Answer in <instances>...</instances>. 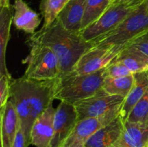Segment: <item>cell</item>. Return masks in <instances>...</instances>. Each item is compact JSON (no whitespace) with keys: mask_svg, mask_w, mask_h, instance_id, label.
<instances>
[{"mask_svg":"<svg viewBox=\"0 0 148 147\" xmlns=\"http://www.w3.org/2000/svg\"><path fill=\"white\" fill-rule=\"evenodd\" d=\"M57 81L33 80L24 76L11 80L10 100L19 117L20 128L30 141L33 123L55 99Z\"/></svg>","mask_w":148,"mask_h":147,"instance_id":"cell-1","label":"cell"},{"mask_svg":"<svg viewBox=\"0 0 148 147\" xmlns=\"http://www.w3.org/2000/svg\"><path fill=\"white\" fill-rule=\"evenodd\" d=\"M27 43L41 44L53 50L59 61V78L72 73L81 56L93 46L90 42L85 41L80 33L66 30L57 20L31 35Z\"/></svg>","mask_w":148,"mask_h":147,"instance_id":"cell-2","label":"cell"},{"mask_svg":"<svg viewBox=\"0 0 148 147\" xmlns=\"http://www.w3.org/2000/svg\"><path fill=\"white\" fill-rule=\"evenodd\" d=\"M104 69L89 74H70L58 78L54 99L75 105L103 89Z\"/></svg>","mask_w":148,"mask_h":147,"instance_id":"cell-3","label":"cell"},{"mask_svg":"<svg viewBox=\"0 0 148 147\" xmlns=\"http://www.w3.org/2000/svg\"><path fill=\"white\" fill-rule=\"evenodd\" d=\"M148 29L146 2L132 12L119 25L90 43L93 46H123Z\"/></svg>","mask_w":148,"mask_h":147,"instance_id":"cell-4","label":"cell"},{"mask_svg":"<svg viewBox=\"0 0 148 147\" xmlns=\"http://www.w3.org/2000/svg\"><path fill=\"white\" fill-rule=\"evenodd\" d=\"M30 53L23 60L27 64L23 76L33 80H53L59 77V65L53 50L49 47L38 43L28 44Z\"/></svg>","mask_w":148,"mask_h":147,"instance_id":"cell-5","label":"cell"},{"mask_svg":"<svg viewBox=\"0 0 148 147\" xmlns=\"http://www.w3.org/2000/svg\"><path fill=\"white\" fill-rule=\"evenodd\" d=\"M137 8L124 4H111L98 20L81 30L79 33L85 41H92L115 29Z\"/></svg>","mask_w":148,"mask_h":147,"instance_id":"cell-6","label":"cell"},{"mask_svg":"<svg viewBox=\"0 0 148 147\" xmlns=\"http://www.w3.org/2000/svg\"><path fill=\"white\" fill-rule=\"evenodd\" d=\"M123 49V46H92L81 56L71 74H89L101 70L114 61Z\"/></svg>","mask_w":148,"mask_h":147,"instance_id":"cell-7","label":"cell"},{"mask_svg":"<svg viewBox=\"0 0 148 147\" xmlns=\"http://www.w3.org/2000/svg\"><path fill=\"white\" fill-rule=\"evenodd\" d=\"M125 98L119 95H111L103 89L95 95L81 100L74 105L77 122L91 118H98L116 108H120Z\"/></svg>","mask_w":148,"mask_h":147,"instance_id":"cell-8","label":"cell"},{"mask_svg":"<svg viewBox=\"0 0 148 147\" xmlns=\"http://www.w3.org/2000/svg\"><path fill=\"white\" fill-rule=\"evenodd\" d=\"M120 108L112 110L103 116L78 121L61 147H84L98 129L119 116Z\"/></svg>","mask_w":148,"mask_h":147,"instance_id":"cell-9","label":"cell"},{"mask_svg":"<svg viewBox=\"0 0 148 147\" xmlns=\"http://www.w3.org/2000/svg\"><path fill=\"white\" fill-rule=\"evenodd\" d=\"M77 122V114L74 105L60 102L56 108L53 133L49 147H61Z\"/></svg>","mask_w":148,"mask_h":147,"instance_id":"cell-10","label":"cell"},{"mask_svg":"<svg viewBox=\"0 0 148 147\" xmlns=\"http://www.w3.org/2000/svg\"><path fill=\"white\" fill-rule=\"evenodd\" d=\"M56 108L53 103L36 119L30 134V144L36 147H49L53 133V120Z\"/></svg>","mask_w":148,"mask_h":147,"instance_id":"cell-11","label":"cell"},{"mask_svg":"<svg viewBox=\"0 0 148 147\" xmlns=\"http://www.w3.org/2000/svg\"><path fill=\"white\" fill-rule=\"evenodd\" d=\"M10 0H0V76L12 78L6 64V50L10 37V28L13 16Z\"/></svg>","mask_w":148,"mask_h":147,"instance_id":"cell-12","label":"cell"},{"mask_svg":"<svg viewBox=\"0 0 148 147\" xmlns=\"http://www.w3.org/2000/svg\"><path fill=\"white\" fill-rule=\"evenodd\" d=\"M1 146L12 147L17 133L20 128V120L14 107L9 99L0 111Z\"/></svg>","mask_w":148,"mask_h":147,"instance_id":"cell-13","label":"cell"},{"mask_svg":"<svg viewBox=\"0 0 148 147\" xmlns=\"http://www.w3.org/2000/svg\"><path fill=\"white\" fill-rule=\"evenodd\" d=\"M124 127V122L119 115L98 129L88 140L84 147H111L121 136Z\"/></svg>","mask_w":148,"mask_h":147,"instance_id":"cell-14","label":"cell"},{"mask_svg":"<svg viewBox=\"0 0 148 147\" xmlns=\"http://www.w3.org/2000/svg\"><path fill=\"white\" fill-rule=\"evenodd\" d=\"M111 147H148V123L125 122L121 136Z\"/></svg>","mask_w":148,"mask_h":147,"instance_id":"cell-15","label":"cell"},{"mask_svg":"<svg viewBox=\"0 0 148 147\" xmlns=\"http://www.w3.org/2000/svg\"><path fill=\"white\" fill-rule=\"evenodd\" d=\"M13 9V24L16 28L27 34H34L40 24V15L32 10L25 0H15Z\"/></svg>","mask_w":148,"mask_h":147,"instance_id":"cell-16","label":"cell"},{"mask_svg":"<svg viewBox=\"0 0 148 147\" xmlns=\"http://www.w3.org/2000/svg\"><path fill=\"white\" fill-rule=\"evenodd\" d=\"M86 0H69L56 20L66 30L79 33L82 29Z\"/></svg>","mask_w":148,"mask_h":147,"instance_id":"cell-17","label":"cell"},{"mask_svg":"<svg viewBox=\"0 0 148 147\" xmlns=\"http://www.w3.org/2000/svg\"><path fill=\"white\" fill-rule=\"evenodd\" d=\"M148 91V71L134 74V84L120 108L119 116L123 122L127 118L134 105L143 97Z\"/></svg>","mask_w":148,"mask_h":147,"instance_id":"cell-18","label":"cell"},{"mask_svg":"<svg viewBox=\"0 0 148 147\" xmlns=\"http://www.w3.org/2000/svg\"><path fill=\"white\" fill-rule=\"evenodd\" d=\"M114 61L123 63L132 74L148 71V57L132 49L124 48Z\"/></svg>","mask_w":148,"mask_h":147,"instance_id":"cell-19","label":"cell"},{"mask_svg":"<svg viewBox=\"0 0 148 147\" xmlns=\"http://www.w3.org/2000/svg\"><path fill=\"white\" fill-rule=\"evenodd\" d=\"M134 84V74L122 77H105L103 89L111 95L126 97L128 95Z\"/></svg>","mask_w":148,"mask_h":147,"instance_id":"cell-20","label":"cell"},{"mask_svg":"<svg viewBox=\"0 0 148 147\" xmlns=\"http://www.w3.org/2000/svg\"><path fill=\"white\" fill-rule=\"evenodd\" d=\"M113 0H86L82 29H85L100 18L110 7Z\"/></svg>","mask_w":148,"mask_h":147,"instance_id":"cell-21","label":"cell"},{"mask_svg":"<svg viewBox=\"0 0 148 147\" xmlns=\"http://www.w3.org/2000/svg\"><path fill=\"white\" fill-rule=\"evenodd\" d=\"M69 1V0H41L40 2V10L44 21L43 27H49L53 24Z\"/></svg>","mask_w":148,"mask_h":147,"instance_id":"cell-22","label":"cell"},{"mask_svg":"<svg viewBox=\"0 0 148 147\" xmlns=\"http://www.w3.org/2000/svg\"><path fill=\"white\" fill-rule=\"evenodd\" d=\"M127 121L136 123H148V91L134 105Z\"/></svg>","mask_w":148,"mask_h":147,"instance_id":"cell-23","label":"cell"},{"mask_svg":"<svg viewBox=\"0 0 148 147\" xmlns=\"http://www.w3.org/2000/svg\"><path fill=\"white\" fill-rule=\"evenodd\" d=\"M124 48L140 52L148 57V29L129 42Z\"/></svg>","mask_w":148,"mask_h":147,"instance_id":"cell-24","label":"cell"},{"mask_svg":"<svg viewBox=\"0 0 148 147\" xmlns=\"http://www.w3.org/2000/svg\"><path fill=\"white\" fill-rule=\"evenodd\" d=\"M132 74L130 69L120 62L114 61L104 68L105 77H122Z\"/></svg>","mask_w":148,"mask_h":147,"instance_id":"cell-25","label":"cell"},{"mask_svg":"<svg viewBox=\"0 0 148 147\" xmlns=\"http://www.w3.org/2000/svg\"><path fill=\"white\" fill-rule=\"evenodd\" d=\"M12 78L0 76V108L6 105L10 97V82Z\"/></svg>","mask_w":148,"mask_h":147,"instance_id":"cell-26","label":"cell"},{"mask_svg":"<svg viewBox=\"0 0 148 147\" xmlns=\"http://www.w3.org/2000/svg\"><path fill=\"white\" fill-rule=\"evenodd\" d=\"M30 144V141L27 139L26 135L20 128L14 138L12 147H28Z\"/></svg>","mask_w":148,"mask_h":147,"instance_id":"cell-27","label":"cell"},{"mask_svg":"<svg viewBox=\"0 0 148 147\" xmlns=\"http://www.w3.org/2000/svg\"><path fill=\"white\" fill-rule=\"evenodd\" d=\"M146 1L147 0H113L112 4H124L137 8Z\"/></svg>","mask_w":148,"mask_h":147,"instance_id":"cell-28","label":"cell"},{"mask_svg":"<svg viewBox=\"0 0 148 147\" xmlns=\"http://www.w3.org/2000/svg\"><path fill=\"white\" fill-rule=\"evenodd\" d=\"M146 9H147V11L148 12V0H147V1H146Z\"/></svg>","mask_w":148,"mask_h":147,"instance_id":"cell-29","label":"cell"}]
</instances>
